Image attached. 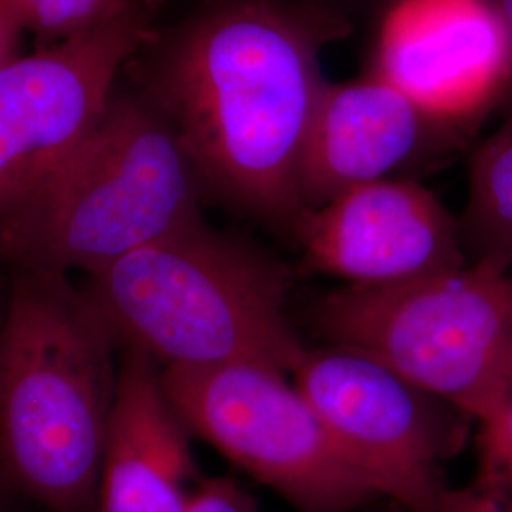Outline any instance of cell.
<instances>
[{"label": "cell", "mask_w": 512, "mask_h": 512, "mask_svg": "<svg viewBox=\"0 0 512 512\" xmlns=\"http://www.w3.org/2000/svg\"><path fill=\"white\" fill-rule=\"evenodd\" d=\"M158 0L0 67V219L92 133L131 59L158 33Z\"/></svg>", "instance_id": "7"}, {"label": "cell", "mask_w": 512, "mask_h": 512, "mask_svg": "<svg viewBox=\"0 0 512 512\" xmlns=\"http://www.w3.org/2000/svg\"><path fill=\"white\" fill-rule=\"evenodd\" d=\"M317 323L467 418L488 420L512 376V275L467 264L395 287L329 294Z\"/></svg>", "instance_id": "5"}, {"label": "cell", "mask_w": 512, "mask_h": 512, "mask_svg": "<svg viewBox=\"0 0 512 512\" xmlns=\"http://www.w3.org/2000/svg\"><path fill=\"white\" fill-rule=\"evenodd\" d=\"M471 264L512 270V120L476 147L469 198L458 222Z\"/></svg>", "instance_id": "13"}, {"label": "cell", "mask_w": 512, "mask_h": 512, "mask_svg": "<svg viewBox=\"0 0 512 512\" xmlns=\"http://www.w3.org/2000/svg\"><path fill=\"white\" fill-rule=\"evenodd\" d=\"M494 4L497 6L501 18L505 21V25H507V29H509V35H511L512 40V0H494Z\"/></svg>", "instance_id": "19"}, {"label": "cell", "mask_w": 512, "mask_h": 512, "mask_svg": "<svg viewBox=\"0 0 512 512\" xmlns=\"http://www.w3.org/2000/svg\"><path fill=\"white\" fill-rule=\"evenodd\" d=\"M23 35L25 31L0 0V67L21 55Z\"/></svg>", "instance_id": "18"}, {"label": "cell", "mask_w": 512, "mask_h": 512, "mask_svg": "<svg viewBox=\"0 0 512 512\" xmlns=\"http://www.w3.org/2000/svg\"><path fill=\"white\" fill-rule=\"evenodd\" d=\"M118 349L67 274L18 272L0 327V471L52 512H90Z\"/></svg>", "instance_id": "2"}, {"label": "cell", "mask_w": 512, "mask_h": 512, "mask_svg": "<svg viewBox=\"0 0 512 512\" xmlns=\"http://www.w3.org/2000/svg\"><path fill=\"white\" fill-rule=\"evenodd\" d=\"M160 372L147 355L122 351L97 512H186L203 480Z\"/></svg>", "instance_id": "12"}, {"label": "cell", "mask_w": 512, "mask_h": 512, "mask_svg": "<svg viewBox=\"0 0 512 512\" xmlns=\"http://www.w3.org/2000/svg\"><path fill=\"white\" fill-rule=\"evenodd\" d=\"M346 31L277 0H203L124 74L177 133L203 194L294 232L306 211L302 148L325 84L319 52Z\"/></svg>", "instance_id": "1"}, {"label": "cell", "mask_w": 512, "mask_h": 512, "mask_svg": "<svg viewBox=\"0 0 512 512\" xmlns=\"http://www.w3.org/2000/svg\"><path fill=\"white\" fill-rule=\"evenodd\" d=\"M444 512H512V501H503L488 488L484 492H450Z\"/></svg>", "instance_id": "17"}, {"label": "cell", "mask_w": 512, "mask_h": 512, "mask_svg": "<svg viewBox=\"0 0 512 512\" xmlns=\"http://www.w3.org/2000/svg\"><path fill=\"white\" fill-rule=\"evenodd\" d=\"M293 234L304 270L349 287H395L467 266L458 222L412 179L351 188L304 211Z\"/></svg>", "instance_id": "10"}, {"label": "cell", "mask_w": 512, "mask_h": 512, "mask_svg": "<svg viewBox=\"0 0 512 512\" xmlns=\"http://www.w3.org/2000/svg\"><path fill=\"white\" fill-rule=\"evenodd\" d=\"M467 137L512 90V40L494 0H391L370 73Z\"/></svg>", "instance_id": "9"}, {"label": "cell", "mask_w": 512, "mask_h": 512, "mask_svg": "<svg viewBox=\"0 0 512 512\" xmlns=\"http://www.w3.org/2000/svg\"><path fill=\"white\" fill-rule=\"evenodd\" d=\"M293 384L382 497L410 512L444 511L440 463L461 444L465 414L342 346L306 351Z\"/></svg>", "instance_id": "8"}, {"label": "cell", "mask_w": 512, "mask_h": 512, "mask_svg": "<svg viewBox=\"0 0 512 512\" xmlns=\"http://www.w3.org/2000/svg\"><path fill=\"white\" fill-rule=\"evenodd\" d=\"M165 397L205 440L298 512H351L382 497L287 374L258 361L167 366Z\"/></svg>", "instance_id": "6"}, {"label": "cell", "mask_w": 512, "mask_h": 512, "mask_svg": "<svg viewBox=\"0 0 512 512\" xmlns=\"http://www.w3.org/2000/svg\"><path fill=\"white\" fill-rule=\"evenodd\" d=\"M186 512H258V505L232 478H203Z\"/></svg>", "instance_id": "16"}, {"label": "cell", "mask_w": 512, "mask_h": 512, "mask_svg": "<svg viewBox=\"0 0 512 512\" xmlns=\"http://www.w3.org/2000/svg\"><path fill=\"white\" fill-rule=\"evenodd\" d=\"M38 48L78 37L118 14L128 0H2Z\"/></svg>", "instance_id": "14"}, {"label": "cell", "mask_w": 512, "mask_h": 512, "mask_svg": "<svg viewBox=\"0 0 512 512\" xmlns=\"http://www.w3.org/2000/svg\"><path fill=\"white\" fill-rule=\"evenodd\" d=\"M452 131L384 80L325 82L300 158L298 184L304 209H315L363 184L401 179L458 148Z\"/></svg>", "instance_id": "11"}, {"label": "cell", "mask_w": 512, "mask_h": 512, "mask_svg": "<svg viewBox=\"0 0 512 512\" xmlns=\"http://www.w3.org/2000/svg\"><path fill=\"white\" fill-rule=\"evenodd\" d=\"M202 196L177 133L120 80L88 139L0 219V262L88 277L202 219Z\"/></svg>", "instance_id": "4"}, {"label": "cell", "mask_w": 512, "mask_h": 512, "mask_svg": "<svg viewBox=\"0 0 512 512\" xmlns=\"http://www.w3.org/2000/svg\"><path fill=\"white\" fill-rule=\"evenodd\" d=\"M289 270L198 219L88 275L84 291L118 349L156 365L258 361L285 374L308 349L285 317Z\"/></svg>", "instance_id": "3"}, {"label": "cell", "mask_w": 512, "mask_h": 512, "mask_svg": "<svg viewBox=\"0 0 512 512\" xmlns=\"http://www.w3.org/2000/svg\"><path fill=\"white\" fill-rule=\"evenodd\" d=\"M486 484L512 486V376L494 414L480 423Z\"/></svg>", "instance_id": "15"}]
</instances>
